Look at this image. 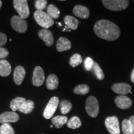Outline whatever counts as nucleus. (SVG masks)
I'll use <instances>...</instances> for the list:
<instances>
[{
	"label": "nucleus",
	"instance_id": "nucleus-9",
	"mask_svg": "<svg viewBox=\"0 0 134 134\" xmlns=\"http://www.w3.org/2000/svg\"><path fill=\"white\" fill-rule=\"evenodd\" d=\"M45 80L44 71L41 66H37L35 68L32 75V84L35 86H41L43 84Z\"/></svg>",
	"mask_w": 134,
	"mask_h": 134
},
{
	"label": "nucleus",
	"instance_id": "nucleus-2",
	"mask_svg": "<svg viewBox=\"0 0 134 134\" xmlns=\"http://www.w3.org/2000/svg\"><path fill=\"white\" fill-rule=\"evenodd\" d=\"M34 17L37 23L45 29H48L54 24V20L44 11H36L34 14Z\"/></svg>",
	"mask_w": 134,
	"mask_h": 134
},
{
	"label": "nucleus",
	"instance_id": "nucleus-26",
	"mask_svg": "<svg viewBox=\"0 0 134 134\" xmlns=\"http://www.w3.org/2000/svg\"><path fill=\"white\" fill-rule=\"evenodd\" d=\"M90 91V87L87 85H80L75 87L74 93L76 94L85 95Z\"/></svg>",
	"mask_w": 134,
	"mask_h": 134
},
{
	"label": "nucleus",
	"instance_id": "nucleus-32",
	"mask_svg": "<svg viewBox=\"0 0 134 134\" xmlns=\"http://www.w3.org/2000/svg\"><path fill=\"white\" fill-rule=\"evenodd\" d=\"M94 61L90 57H87L85 60V63H84V65H85V68L87 71H90L93 69V65H94Z\"/></svg>",
	"mask_w": 134,
	"mask_h": 134
},
{
	"label": "nucleus",
	"instance_id": "nucleus-6",
	"mask_svg": "<svg viewBox=\"0 0 134 134\" xmlns=\"http://www.w3.org/2000/svg\"><path fill=\"white\" fill-rule=\"evenodd\" d=\"M59 104V99L57 97L54 96L50 99L43 110V115L46 119H49L54 115Z\"/></svg>",
	"mask_w": 134,
	"mask_h": 134
},
{
	"label": "nucleus",
	"instance_id": "nucleus-20",
	"mask_svg": "<svg viewBox=\"0 0 134 134\" xmlns=\"http://www.w3.org/2000/svg\"><path fill=\"white\" fill-rule=\"evenodd\" d=\"M67 122L68 118L65 115H57L52 119V123L57 129L62 127Z\"/></svg>",
	"mask_w": 134,
	"mask_h": 134
},
{
	"label": "nucleus",
	"instance_id": "nucleus-7",
	"mask_svg": "<svg viewBox=\"0 0 134 134\" xmlns=\"http://www.w3.org/2000/svg\"><path fill=\"white\" fill-rule=\"evenodd\" d=\"M105 125L110 134H120L119 122L116 116L107 117L105 120Z\"/></svg>",
	"mask_w": 134,
	"mask_h": 134
},
{
	"label": "nucleus",
	"instance_id": "nucleus-38",
	"mask_svg": "<svg viewBox=\"0 0 134 134\" xmlns=\"http://www.w3.org/2000/svg\"><path fill=\"white\" fill-rule=\"evenodd\" d=\"M53 125H50V127H51V128H53Z\"/></svg>",
	"mask_w": 134,
	"mask_h": 134
},
{
	"label": "nucleus",
	"instance_id": "nucleus-23",
	"mask_svg": "<svg viewBox=\"0 0 134 134\" xmlns=\"http://www.w3.org/2000/svg\"><path fill=\"white\" fill-rule=\"evenodd\" d=\"M67 127L71 129H76L81 126V121L77 116L72 117L67 122Z\"/></svg>",
	"mask_w": 134,
	"mask_h": 134
},
{
	"label": "nucleus",
	"instance_id": "nucleus-4",
	"mask_svg": "<svg viewBox=\"0 0 134 134\" xmlns=\"http://www.w3.org/2000/svg\"><path fill=\"white\" fill-rule=\"evenodd\" d=\"M14 9L23 19H27L29 16L30 11L27 1L26 0H14L13 1Z\"/></svg>",
	"mask_w": 134,
	"mask_h": 134
},
{
	"label": "nucleus",
	"instance_id": "nucleus-18",
	"mask_svg": "<svg viewBox=\"0 0 134 134\" xmlns=\"http://www.w3.org/2000/svg\"><path fill=\"white\" fill-rule=\"evenodd\" d=\"M58 77L54 74H51L48 76L46 81V86L48 90H54L58 88Z\"/></svg>",
	"mask_w": 134,
	"mask_h": 134
},
{
	"label": "nucleus",
	"instance_id": "nucleus-25",
	"mask_svg": "<svg viewBox=\"0 0 134 134\" xmlns=\"http://www.w3.org/2000/svg\"><path fill=\"white\" fill-rule=\"evenodd\" d=\"M60 110L63 114H66L70 111L72 108V104L68 100L63 99L60 103Z\"/></svg>",
	"mask_w": 134,
	"mask_h": 134
},
{
	"label": "nucleus",
	"instance_id": "nucleus-8",
	"mask_svg": "<svg viewBox=\"0 0 134 134\" xmlns=\"http://www.w3.org/2000/svg\"><path fill=\"white\" fill-rule=\"evenodd\" d=\"M12 27L19 33L26 32L27 29V23L26 20L19 16H13L11 19Z\"/></svg>",
	"mask_w": 134,
	"mask_h": 134
},
{
	"label": "nucleus",
	"instance_id": "nucleus-36",
	"mask_svg": "<svg viewBox=\"0 0 134 134\" xmlns=\"http://www.w3.org/2000/svg\"><path fill=\"white\" fill-rule=\"evenodd\" d=\"M130 78H131V81H132V83H134V68H133V70H132V74H131V77H130Z\"/></svg>",
	"mask_w": 134,
	"mask_h": 134
},
{
	"label": "nucleus",
	"instance_id": "nucleus-29",
	"mask_svg": "<svg viewBox=\"0 0 134 134\" xmlns=\"http://www.w3.org/2000/svg\"><path fill=\"white\" fill-rule=\"evenodd\" d=\"M83 62V58L78 53L73 55L70 60V65L72 67H76L78 65L81 64Z\"/></svg>",
	"mask_w": 134,
	"mask_h": 134
},
{
	"label": "nucleus",
	"instance_id": "nucleus-16",
	"mask_svg": "<svg viewBox=\"0 0 134 134\" xmlns=\"http://www.w3.org/2000/svg\"><path fill=\"white\" fill-rule=\"evenodd\" d=\"M71 44L70 41L65 37H60L57 42V50L59 52L68 50L71 48Z\"/></svg>",
	"mask_w": 134,
	"mask_h": 134
},
{
	"label": "nucleus",
	"instance_id": "nucleus-19",
	"mask_svg": "<svg viewBox=\"0 0 134 134\" xmlns=\"http://www.w3.org/2000/svg\"><path fill=\"white\" fill-rule=\"evenodd\" d=\"M26 99L24 98H21V97H18L11 100L10 103V108L13 110V112H16V110H19L20 108H21L22 105H23Z\"/></svg>",
	"mask_w": 134,
	"mask_h": 134
},
{
	"label": "nucleus",
	"instance_id": "nucleus-11",
	"mask_svg": "<svg viewBox=\"0 0 134 134\" xmlns=\"http://www.w3.org/2000/svg\"><path fill=\"white\" fill-rule=\"evenodd\" d=\"M112 90L115 93L120 94L121 96H125L131 92V86L129 84L125 83H115L112 86Z\"/></svg>",
	"mask_w": 134,
	"mask_h": 134
},
{
	"label": "nucleus",
	"instance_id": "nucleus-37",
	"mask_svg": "<svg viewBox=\"0 0 134 134\" xmlns=\"http://www.w3.org/2000/svg\"><path fill=\"white\" fill-rule=\"evenodd\" d=\"M1 6H2V1H1V0H0V8H1Z\"/></svg>",
	"mask_w": 134,
	"mask_h": 134
},
{
	"label": "nucleus",
	"instance_id": "nucleus-3",
	"mask_svg": "<svg viewBox=\"0 0 134 134\" xmlns=\"http://www.w3.org/2000/svg\"><path fill=\"white\" fill-rule=\"evenodd\" d=\"M102 3L104 7L108 9L119 11L126 9L129 1L127 0H103Z\"/></svg>",
	"mask_w": 134,
	"mask_h": 134
},
{
	"label": "nucleus",
	"instance_id": "nucleus-24",
	"mask_svg": "<svg viewBox=\"0 0 134 134\" xmlns=\"http://www.w3.org/2000/svg\"><path fill=\"white\" fill-rule=\"evenodd\" d=\"M47 13L51 17L52 19H58L59 18L60 12L58 8L54 4H50L47 7Z\"/></svg>",
	"mask_w": 134,
	"mask_h": 134
},
{
	"label": "nucleus",
	"instance_id": "nucleus-27",
	"mask_svg": "<svg viewBox=\"0 0 134 134\" xmlns=\"http://www.w3.org/2000/svg\"><path fill=\"white\" fill-rule=\"evenodd\" d=\"M92 70H93L94 74L95 75V76H96V78L98 80H102L104 78V74L103 70L100 68L99 65L96 62L94 63L93 69Z\"/></svg>",
	"mask_w": 134,
	"mask_h": 134
},
{
	"label": "nucleus",
	"instance_id": "nucleus-30",
	"mask_svg": "<svg viewBox=\"0 0 134 134\" xmlns=\"http://www.w3.org/2000/svg\"><path fill=\"white\" fill-rule=\"evenodd\" d=\"M122 130L123 134H132V129L129 119H124L122 121Z\"/></svg>",
	"mask_w": 134,
	"mask_h": 134
},
{
	"label": "nucleus",
	"instance_id": "nucleus-17",
	"mask_svg": "<svg viewBox=\"0 0 134 134\" xmlns=\"http://www.w3.org/2000/svg\"><path fill=\"white\" fill-rule=\"evenodd\" d=\"M11 66L6 60H0V76L6 77L11 74Z\"/></svg>",
	"mask_w": 134,
	"mask_h": 134
},
{
	"label": "nucleus",
	"instance_id": "nucleus-1",
	"mask_svg": "<svg viewBox=\"0 0 134 134\" xmlns=\"http://www.w3.org/2000/svg\"><path fill=\"white\" fill-rule=\"evenodd\" d=\"M94 31L97 36L105 41H114L119 37V27L113 22L102 19L97 22L94 26Z\"/></svg>",
	"mask_w": 134,
	"mask_h": 134
},
{
	"label": "nucleus",
	"instance_id": "nucleus-28",
	"mask_svg": "<svg viewBox=\"0 0 134 134\" xmlns=\"http://www.w3.org/2000/svg\"><path fill=\"white\" fill-rule=\"evenodd\" d=\"M0 134H15V132L9 124H3L0 127Z\"/></svg>",
	"mask_w": 134,
	"mask_h": 134
},
{
	"label": "nucleus",
	"instance_id": "nucleus-5",
	"mask_svg": "<svg viewBox=\"0 0 134 134\" xmlns=\"http://www.w3.org/2000/svg\"><path fill=\"white\" fill-rule=\"evenodd\" d=\"M88 114L91 117H96L99 111V106L97 99L94 96H90L87 99L85 105Z\"/></svg>",
	"mask_w": 134,
	"mask_h": 134
},
{
	"label": "nucleus",
	"instance_id": "nucleus-34",
	"mask_svg": "<svg viewBox=\"0 0 134 134\" xmlns=\"http://www.w3.org/2000/svg\"><path fill=\"white\" fill-rule=\"evenodd\" d=\"M7 42V37L3 33L0 32V47L4 46Z\"/></svg>",
	"mask_w": 134,
	"mask_h": 134
},
{
	"label": "nucleus",
	"instance_id": "nucleus-12",
	"mask_svg": "<svg viewBox=\"0 0 134 134\" xmlns=\"http://www.w3.org/2000/svg\"><path fill=\"white\" fill-rule=\"evenodd\" d=\"M115 104L119 108L121 109H127L132 105L131 99L126 96H119L115 99Z\"/></svg>",
	"mask_w": 134,
	"mask_h": 134
},
{
	"label": "nucleus",
	"instance_id": "nucleus-21",
	"mask_svg": "<svg viewBox=\"0 0 134 134\" xmlns=\"http://www.w3.org/2000/svg\"><path fill=\"white\" fill-rule=\"evenodd\" d=\"M64 22L66 26L72 30H76L78 28V24H79L78 20L71 16H65L64 18Z\"/></svg>",
	"mask_w": 134,
	"mask_h": 134
},
{
	"label": "nucleus",
	"instance_id": "nucleus-14",
	"mask_svg": "<svg viewBox=\"0 0 134 134\" xmlns=\"http://www.w3.org/2000/svg\"><path fill=\"white\" fill-rule=\"evenodd\" d=\"M25 76H26V70L24 67L22 66H16L13 73V78H14L15 83L17 85H21L24 79Z\"/></svg>",
	"mask_w": 134,
	"mask_h": 134
},
{
	"label": "nucleus",
	"instance_id": "nucleus-15",
	"mask_svg": "<svg viewBox=\"0 0 134 134\" xmlns=\"http://www.w3.org/2000/svg\"><path fill=\"white\" fill-rule=\"evenodd\" d=\"M73 14L81 19H88L90 16V11L86 6L76 5L73 8Z\"/></svg>",
	"mask_w": 134,
	"mask_h": 134
},
{
	"label": "nucleus",
	"instance_id": "nucleus-10",
	"mask_svg": "<svg viewBox=\"0 0 134 134\" xmlns=\"http://www.w3.org/2000/svg\"><path fill=\"white\" fill-rule=\"evenodd\" d=\"M19 119V115L15 112H4L0 115V123H14Z\"/></svg>",
	"mask_w": 134,
	"mask_h": 134
},
{
	"label": "nucleus",
	"instance_id": "nucleus-22",
	"mask_svg": "<svg viewBox=\"0 0 134 134\" xmlns=\"http://www.w3.org/2000/svg\"><path fill=\"white\" fill-rule=\"evenodd\" d=\"M34 108H35V104L32 100H26V101L23 104V105H22V107L20 108V109L19 110L22 113L27 114L31 113V112L34 110Z\"/></svg>",
	"mask_w": 134,
	"mask_h": 134
},
{
	"label": "nucleus",
	"instance_id": "nucleus-33",
	"mask_svg": "<svg viewBox=\"0 0 134 134\" xmlns=\"http://www.w3.org/2000/svg\"><path fill=\"white\" fill-rule=\"evenodd\" d=\"M9 55V52L6 48L0 47V60H4Z\"/></svg>",
	"mask_w": 134,
	"mask_h": 134
},
{
	"label": "nucleus",
	"instance_id": "nucleus-13",
	"mask_svg": "<svg viewBox=\"0 0 134 134\" xmlns=\"http://www.w3.org/2000/svg\"><path fill=\"white\" fill-rule=\"evenodd\" d=\"M38 37L44 42L47 46H52L54 42L53 36L50 31L47 29H41L38 33Z\"/></svg>",
	"mask_w": 134,
	"mask_h": 134
},
{
	"label": "nucleus",
	"instance_id": "nucleus-31",
	"mask_svg": "<svg viewBox=\"0 0 134 134\" xmlns=\"http://www.w3.org/2000/svg\"><path fill=\"white\" fill-rule=\"evenodd\" d=\"M47 4V1L46 0H37L35 2V6L37 11H43V10L46 8Z\"/></svg>",
	"mask_w": 134,
	"mask_h": 134
},
{
	"label": "nucleus",
	"instance_id": "nucleus-35",
	"mask_svg": "<svg viewBox=\"0 0 134 134\" xmlns=\"http://www.w3.org/2000/svg\"><path fill=\"white\" fill-rule=\"evenodd\" d=\"M129 121L132 129V134H134V115H132L129 118Z\"/></svg>",
	"mask_w": 134,
	"mask_h": 134
}]
</instances>
